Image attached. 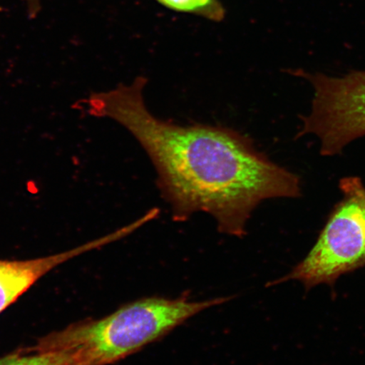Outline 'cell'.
Listing matches in <instances>:
<instances>
[{
  "instance_id": "cell-7",
  "label": "cell",
  "mask_w": 365,
  "mask_h": 365,
  "mask_svg": "<svg viewBox=\"0 0 365 365\" xmlns=\"http://www.w3.org/2000/svg\"><path fill=\"white\" fill-rule=\"evenodd\" d=\"M170 10L192 14L205 19L219 21L225 17V9L219 0H157Z\"/></svg>"
},
{
  "instance_id": "cell-6",
  "label": "cell",
  "mask_w": 365,
  "mask_h": 365,
  "mask_svg": "<svg viewBox=\"0 0 365 365\" xmlns=\"http://www.w3.org/2000/svg\"><path fill=\"white\" fill-rule=\"evenodd\" d=\"M0 365H86L80 354L73 350L31 351L0 358Z\"/></svg>"
},
{
  "instance_id": "cell-3",
  "label": "cell",
  "mask_w": 365,
  "mask_h": 365,
  "mask_svg": "<svg viewBox=\"0 0 365 365\" xmlns=\"http://www.w3.org/2000/svg\"><path fill=\"white\" fill-rule=\"evenodd\" d=\"M339 189L342 197L313 248L276 284L297 280L307 289L333 285L341 276L365 266V185L359 177L349 176L340 180Z\"/></svg>"
},
{
  "instance_id": "cell-1",
  "label": "cell",
  "mask_w": 365,
  "mask_h": 365,
  "mask_svg": "<svg viewBox=\"0 0 365 365\" xmlns=\"http://www.w3.org/2000/svg\"><path fill=\"white\" fill-rule=\"evenodd\" d=\"M145 85L144 77H137L129 85L94 93L86 108L91 116L117 122L140 145L175 221L204 212L222 234L243 237L264 200L299 197V178L259 152L248 136L230 128L181 125L155 116L145 104Z\"/></svg>"
},
{
  "instance_id": "cell-5",
  "label": "cell",
  "mask_w": 365,
  "mask_h": 365,
  "mask_svg": "<svg viewBox=\"0 0 365 365\" xmlns=\"http://www.w3.org/2000/svg\"><path fill=\"white\" fill-rule=\"evenodd\" d=\"M116 241L112 234L65 252L25 261L0 259V313L7 309L46 274L78 255Z\"/></svg>"
},
{
  "instance_id": "cell-4",
  "label": "cell",
  "mask_w": 365,
  "mask_h": 365,
  "mask_svg": "<svg viewBox=\"0 0 365 365\" xmlns=\"http://www.w3.org/2000/svg\"><path fill=\"white\" fill-rule=\"evenodd\" d=\"M312 85L310 112L302 117L299 136H317L322 156L342 152L354 140L365 136V71L344 76L310 74L296 71Z\"/></svg>"
},
{
  "instance_id": "cell-2",
  "label": "cell",
  "mask_w": 365,
  "mask_h": 365,
  "mask_svg": "<svg viewBox=\"0 0 365 365\" xmlns=\"http://www.w3.org/2000/svg\"><path fill=\"white\" fill-rule=\"evenodd\" d=\"M221 297L200 301L186 297H147L108 316L68 326L41 339L31 351L73 350L86 365H110L138 353L205 309L225 304Z\"/></svg>"
}]
</instances>
